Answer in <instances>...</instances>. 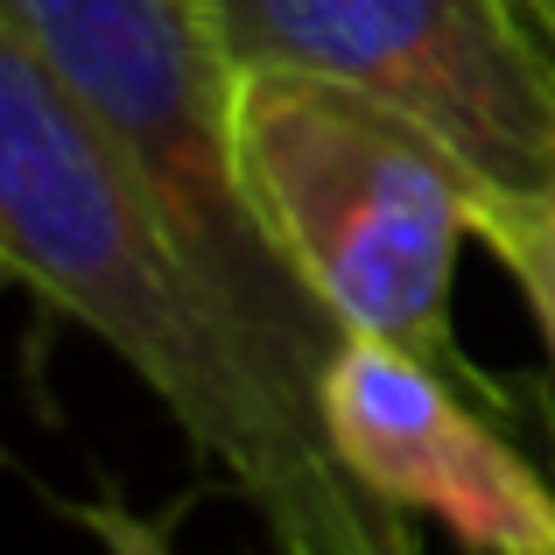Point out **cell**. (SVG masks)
Wrapping results in <instances>:
<instances>
[{"label": "cell", "instance_id": "obj_1", "mask_svg": "<svg viewBox=\"0 0 555 555\" xmlns=\"http://www.w3.org/2000/svg\"><path fill=\"white\" fill-rule=\"evenodd\" d=\"M0 254L56 317L85 324L232 478L282 555H422L401 506L345 472L302 387L183 254L134 169L0 28Z\"/></svg>", "mask_w": 555, "mask_h": 555}, {"label": "cell", "instance_id": "obj_2", "mask_svg": "<svg viewBox=\"0 0 555 555\" xmlns=\"http://www.w3.org/2000/svg\"><path fill=\"white\" fill-rule=\"evenodd\" d=\"M240 183L268 246L338 331L393 338L472 379L450 331L486 183L393 106L296 70H240Z\"/></svg>", "mask_w": 555, "mask_h": 555}, {"label": "cell", "instance_id": "obj_3", "mask_svg": "<svg viewBox=\"0 0 555 555\" xmlns=\"http://www.w3.org/2000/svg\"><path fill=\"white\" fill-rule=\"evenodd\" d=\"M0 28L134 169L254 345H268L317 393L345 331L310 302L246 204L232 149L240 64L218 42L211 0H0Z\"/></svg>", "mask_w": 555, "mask_h": 555}, {"label": "cell", "instance_id": "obj_4", "mask_svg": "<svg viewBox=\"0 0 555 555\" xmlns=\"http://www.w3.org/2000/svg\"><path fill=\"white\" fill-rule=\"evenodd\" d=\"M240 70H296L436 134L486 197L555 190V50L506 0H211Z\"/></svg>", "mask_w": 555, "mask_h": 555}, {"label": "cell", "instance_id": "obj_5", "mask_svg": "<svg viewBox=\"0 0 555 555\" xmlns=\"http://www.w3.org/2000/svg\"><path fill=\"white\" fill-rule=\"evenodd\" d=\"M486 408L450 366L366 331H345L317 379V415L373 500L436 520L472 555H555V472Z\"/></svg>", "mask_w": 555, "mask_h": 555}, {"label": "cell", "instance_id": "obj_6", "mask_svg": "<svg viewBox=\"0 0 555 555\" xmlns=\"http://www.w3.org/2000/svg\"><path fill=\"white\" fill-rule=\"evenodd\" d=\"M478 246L514 274L534 331L548 352V387H555V190L548 197H486L478 211Z\"/></svg>", "mask_w": 555, "mask_h": 555}, {"label": "cell", "instance_id": "obj_7", "mask_svg": "<svg viewBox=\"0 0 555 555\" xmlns=\"http://www.w3.org/2000/svg\"><path fill=\"white\" fill-rule=\"evenodd\" d=\"M70 520L92 534L99 555H183L177 534H169L155 514L127 506L120 492H92V500H78V506H70Z\"/></svg>", "mask_w": 555, "mask_h": 555}, {"label": "cell", "instance_id": "obj_8", "mask_svg": "<svg viewBox=\"0 0 555 555\" xmlns=\"http://www.w3.org/2000/svg\"><path fill=\"white\" fill-rule=\"evenodd\" d=\"M520 408H528V422H534V443H542V464L555 472V387H548V379H528Z\"/></svg>", "mask_w": 555, "mask_h": 555}, {"label": "cell", "instance_id": "obj_9", "mask_svg": "<svg viewBox=\"0 0 555 555\" xmlns=\"http://www.w3.org/2000/svg\"><path fill=\"white\" fill-rule=\"evenodd\" d=\"M506 8H514V14H520V22H528V28H534V36H542V42H548V50H555V0H506Z\"/></svg>", "mask_w": 555, "mask_h": 555}]
</instances>
